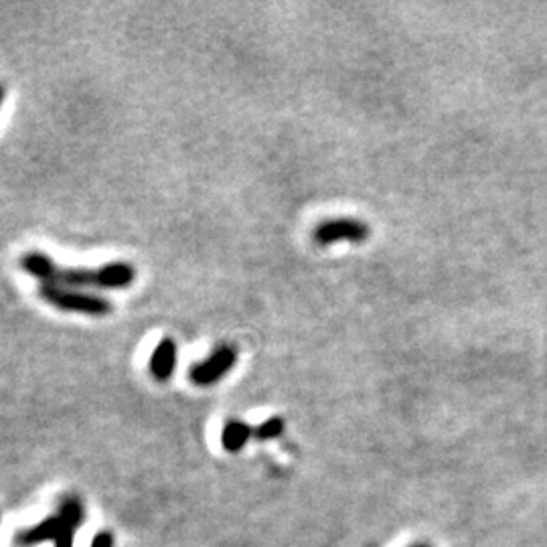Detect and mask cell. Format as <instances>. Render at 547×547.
<instances>
[{
    "label": "cell",
    "mask_w": 547,
    "mask_h": 547,
    "mask_svg": "<svg viewBox=\"0 0 547 547\" xmlns=\"http://www.w3.org/2000/svg\"><path fill=\"white\" fill-rule=\"evenodd\" d=\"M21 268L41 280L43 284H53L61 288H104V290H122L134 284L136 270L128 262H110L102 268H63L57 266L43 252H29L21 258Z\"/></svg>",
    "instance_id": "obj_1"
},
{
    "label": "cell",
    "mask_w": 547,
    "mask_h": 547,
    "mask_svg": "<svg viewBox=\"0 0 547 547\" xmlns=\"http://www.w3.org/2000/svg\"><path fill=\"white\" fill-rule=\"evenodd\" d=\"M86 519V509L80 497L67 495L63 497L57 515L47 517L43 523L19 531L17 533V543L19 545H37L43 541H53L55 547H73V537L75 531L82 527Z\"/></svg>",
    "instance_id": "obj_2"
},
{
    "label": "cell",
    "mask_w": 547,
    "mask_h": 547,
    "mask_svg": "<svg viewBox=\"0 0 547 547\" xmlns=\"http://www.w3.org/2000/svg\"><path fill=\"white\" fill-rule=\"evenodd\" d=\"M37 294L51 306L65 310V312H77V315L88 317H106L112 312V302L104 296L80 292L71 288H61L53 284H41Z\"/></svg>",
    "instance_id": "obj_3"
},
{
    "label": "cell",
    "mask_w": 547,
    "mask_h": 547,
    "mask_svg": "<svg viewBox=\"0 0 547 547\" xmlns=\"http://www.w3.org/2000/svg\"><path fill=\"white\" fill-rule=\"evenodd\" d=\"M238 363V349L231 345L217 347L205 361L191 367L189 377L195 385L207 387L221 381Z\"/></svg>",
    "instance_id": "obj_4"
},
{
    "label": "cell",
    "mask_w": 547,
    "mask_h": 547,
    "mask_svg": "<svg viewBox=\"0 0 547 547\" xmlns=\"http://www.w3.org/2000/svg\"><path fill=\"white\" fill-rule=\"evenodd\" d=\"M369 238V225L357 219H329L315 229V242L319 246H331L339 240L365 242Z\"/></svg>",
    "instance_id": "obj_5"
},
{
    "label": "cell",
    "mask_w": 547,
    "mask_h": 547,
    "mask_svg": "<svg viewBox=\"0 0 547 547\" xmlns=\"http://www.w3.org/2000/svg\"><path fill=\"white\" fill-rule=\"evenodd\" d=\"M177 367V343L167 337L152 351L148 369L156 381H169Z\"/></svg>",
    "instance_id": "obj_6"
},
{
    "label": "cell",
    "mask_w": 547,
    "mask_h": 547,
    "mask_svg": "<svg viewBox=\"0 0 547 547\" xmlns=\"http://www.w3.org/2000/svg\"><path fill=\"white\" fill-rule=\"evenodd\" d=\"M256 428L248 426L246 422L242 420H229L225 426H223V432H221V444L227 452H240L248 442L250 438L254 436Z\"/></svg>",
    "instance_id": "obj_7"
},
{
    "label": "cell",
    "mask_w": 547,
    "mask_h": 547,
    "mask_svg": "<svg viewBox=\"0 0 547 547\" xmlns=\"http://www.w3.org/2000/svg\"><path fill=\"white\" fill-rule=\"evenodd\" d=\"M284 432V420L282 418H270L264 424H260L254 432V438L258 440H274Z\"/></svg>",
    "instance_id": "obj_8"
},
{
    "label": "cell",
    "mask_w": 547,
    "mask_h": 547,
    "mask_svg": "<svg viewBox=\"0 0 547 547\" xmlns=\"http://www.w3.org/2000/svg\"><path fill=\"white\" fill-rule=\"evenodd\" d=\"M92 547H114V537L110 531H100L94 541H92Z\"/></svg>",
    "instance_id": "obj_9"
},
{
    "label": "cell",
    "mask_w": 547,
    "mask_h": 547,
    "mask_svg": "<svg viewBox=\"0 0 547 547\" xmlns=\"http://www.w3.org/2000/svg\"><path fill=\"white\" fill-rule=\"evenodd\" d=\"M5 96H7V90H5V86H3V84H0V106H3Z\"/></svg>",
    "instance_id": "obj_10"
},
{
    "label": "cell",
    "mask_w": 547,
    "mask_h": 547,
    "mask_svg": "<svg viewBox=\"0 0 547 547\" xmlns=\"http://www.w3.org/2000/svg\"><path fill=\"white\" fill-rule=\"evenodd\" d=\"M412 547H430L428 543H416V545H412Z\"/></svg>",
    "instance_id": "obj_11"
}]
</instances>
